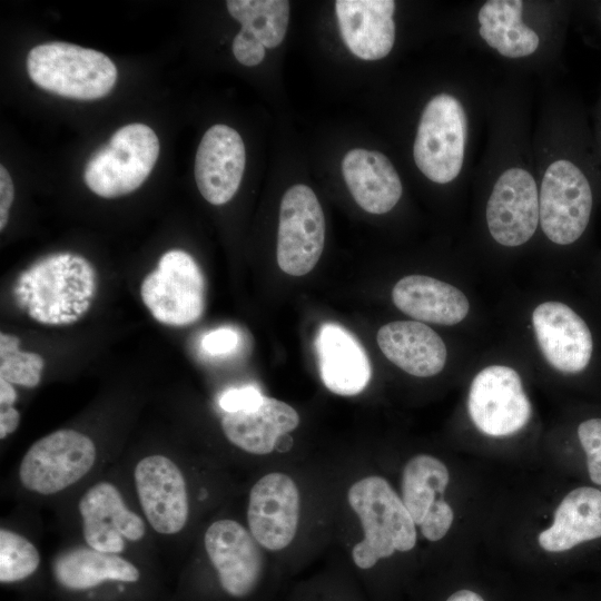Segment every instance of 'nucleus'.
Listing matches in <instances>:
<instances>
[{
    "mask_svg": "<svg viewBox=\"0 0 601 601\" xmlns=\"http://www.w3.org/2000/svg\"><path fill=\"white\" fill-rule=\"evenodd\" d=\"M13 290L31 318L49 325L71 324L91 305L96 272L80 255L57 253L21 273Z\"/></svg>",
    "mask_w": 601,
    "mask_h": 601,
    "instance_id": "f257e3e1",
    "label": "nucleus"
},
{
    "mask_svg": "<svg viewBox=\"0 0 601 601\" xmlns=\"http://www.w3.org/2000/svg\"><path fill=\"white\" fill-rule=\"evenodd\" d=\"M347 497L364 531V539L352 549L358 568L370 569L395 551L406 552L415 546L416 524L384 477L367 476L355 482Z\"/></svg>",
    "mask_w": 601,
    "mask_h": 601,
    "instance_id": "f03ea898",
    "label": "nucleus"
},
{
    "mask_svg": "<svg viewBox=\"0 0 601 601\" xmlns=\"http://www.w3.org/2000/svg\"><path fill=\"white\" fill-rule=\"evenodd\" d=\"M27 70L41 89L78 100L105 97L117 80V68L108 56L61 41L33 47L27 57Z\"/></svg>",
    "mask_w": 601,
    "mask_h": 601,
    "instance_id": "7ed1b4c3",
    "label": "nucleus"
},
{
    "mask_svg": "<svg viewBox=\"0 0 601 601\" xmlns=\"http://www.w3.org/2000/svg\"><path fill=\"white\" fill-rule=\"evenodd\" d=\"M159 148L158 137L149 126L126 125L90 156L83 180L91 191L105 198L130 194L151 173Z\"/></svg>",
    "mask_w": 601,
    "mask_h": 601,
    "instance_id": "20e7f679",
    "label": "nucleus"
},
{
    "mask_svg": "<svg viewBox=\"0 0 601 601\" xmlns=\"http://www.w3.org/2000/svg\"><path fill=\"white\" fill-rule=\"evenodd\" d=\"M140 296L152 317L169 326H186L205 308V279L196 260L185 250L162 254L140 286Z\"/></svg>",
    "mask_w": 601,
    "mask_h": 601,
    "instance_id": "39448f33",
    "label": "nucleus"
},
{
    "mask_svg": "<svg viewBox=\"0 0 601 601\" xmlns=\"http://www.w3.org/2000/svg\"><path fill=\"white\" fill-rule=\"evenodd\" d=\"M466 135L462 104L449 93L433 97L422 112L414 141L417 168L434 183L452 181L462 169Z\"/></svg>",
    "mask_w": 601,
    "mask_h": 601,
    "instance_id": "423d86ee",
    "label": "nucleus"
},
{
    "mask_svg": "<svg viewBox=\"0 0 601 601\" xmlns=\"http://www.w3.org/2000/svg\"><path fill=\"white\" fill-rule=\"evenodd\" d=\"M540 225L558 245H570L585 231L593 208V191L584 171L573 161H553L542 179Z\"/></svg>",
    "mask_w": 601,
    "mask_h": 601,
    "instance_id": "0eeeda50",
    "label": "nucleus"
},
{
    "mask_svg": "<svg viewBox=\"0 0 601 601\" xmlns=\"http://www.w3.org/2000/svg\"><path fill=\"white\" fill-rule=\"evenodd\" d=\"M95 461L90 437L75 430H58L29 447L20 463V482L29 491L55 494L83 477Z\"/></svg>",
    "mask_w": 601,
    "mask_h": 601,
    "instance_id": "6e6552de",
    "label": "nucleus"
},
{
    "mask_svg": "<svg viewBox=\"0 0 601 601\" xmlns=\"http://www.w3.org/2000/svg\"><path fill=\"white\" fill-rule=\"evenodd\" d=\"M325 218L315 193L306 185L292 186L283 196L277 236V263L292 276H304L324 249Z\"/></svg>",
    "mask_w": 601,
    "mask_h": 601,
    "instance_id": "1a4fd4ad",
    "label": "nucleus"
},
{
    "mask_svg": "<svg viewBox=\"0 0 601 601\" xmlns=\"http://www.w3.org/2000/svg\"><path fill=\"white\" fill-rule=\"evenodd\" d=\"M467 411L484 434L502 437L516 433L531 418L532 406L519 373L504 365H491L473 378Z\"/></svg>",
    "mask_w": 601,
    "mask_h": 601,
    "instance_id": "9d476101",
    "label": "nucleus"
},
{
    "mask_svg": "<svg viewBox=\"0 0 601 601\" xmlns=\"http://www.w3.org/2000/svg\"><path fill=\"white\" fill-rule=\"evenodd\" d=\"M539 219L535 180L522 168H509L494 184L486 204L491 236L503 246H520L533 236Z\"/></svg>",
    "mask_w": 601,
    "mask_h": 601,
    "instance_id": "9b49d317",
    "label": "nucleus"
},
{
    "mask_svg": "<svg viewBox=\"0 0 601 601\" xmlns=\"http://www.w3.org/2000/svg\"><path fill=\"white\" fill-rule=\"evenodd\" d=\"M135 484L144 514L156 532L170 535L185 526L188 494L175 462L160 454L141 459L135 467Z\"/></svg>",
    "mask_w": 601,
    "mask_h": 601,
    "instance_id": "f8f14e48",
    "label": "nucleus"
},
{
    "mask_svg": "<svg viewBox=\"0 0 601 601\" xmlns=\"http://www.w3.org/2000/svg\"><path fill=\"white\" fill-rule=\"evenodd\" d=\"M298 519L299 493L288 475L268 473L253 485L247 521L260 545L272 551L286 548L296 535Z\"/></svg>",
    "mask_w": 601,
    "mask_h": 601,
    "instance_id": "ddd939ff",
    "label": "nucleus"
},
{
    "mask_svg": "<svg viewBox=\"0 0 601 601\" xmlns=\"http://www.w3.org/2000/svg\"><path fill=\"white\" fill-rule=\"evenodd\" d=\"M204 542L221 588L231 597L248 595L259 582L264 564L250 531L234 520H219L208 526Z\"/></svg>",
    "mask_w": 601,
    "mask_h": 601,
    "instance_id": "4468645a",
    "label": "nucleus"
},
{
    "mask_svg": "<svg viewBox=\"0 0 601 601\" xmlns=\"http://www.w3.org/2000/svg\"><path fill=\"white\" fill-rule=\"evenodd\" d=\"M532 324L538 345L553 368L577 374L589 365L592 334L570 306L556 300L544 302L534 308Z\"/></svg>",
    "mask_w": 601,
    "mask_h": 601,
    "instance_id": "2eb2a0df",
    "label": "nucleus"
},
{
    "mask_svg": "<svg viewBox=\"0 0 601 601\" xmlns=\"http://www.w3.org/2000/svg\"><path fill=\"white\" fill-rule=\"evenodd\" d=\"M78 510L88 546L117 554L125 540L139 541L146 532L144 520L130 511L118 489L108 482L91 486L80 499Z\"/></svg>",
    "mask_w": 601,
    "mask_h": 601,
    "instance_id": "dca6fc26",
    "label": "nucleus"
},
{
    "mask_svg": "<svg viewBox=\"0 0 601 601\" xmlns=\"http://www.w3.org/2000/svg\"><path fill=\"white\" fill-rule=\"evenodd\" d=\"M246 162L240 135L215 125L203 136L195 158V179L201 196L213 205L229 201L240 185Z\"/></svg>",
    "mask_w": 601,
    "mask_h": 601,
    "instance_id": "f3484780",
    "label": "nucleus"
},
{
    "mask_svg": "<svg viewBox=\"0 0 601 601\" xmlns=\"http://www.w3.org/2000/svg\"><path fill=\"white\" fill-rule=\"evenodd\" d=\"M318 370L324 385L333 393L352 396L368 384L372 367L358 339L345 327L323 324L315 339Z\"/></svg>",
    "mask_w": 601,
    "mask_h": 601,
    "instance_id": "a211bd4d",
    "label": "nucleus"
},
{
    "mask_svg": "<svg viewBox=\"0 0 601 601\" xmlns=\"http://www.w3.org/2000/svg\"><path fill=\"white\" fill-rule=\"evenodd\" d=\"M336 17L349 51L364 60L387 56L395 41L392 0H337Z\"/></svg>",
    "mask_w": 601,
    "mask_h": 601,
    "instance_id": "6ab92c4d",
    "label": "nucleus"
},
{
    "mask_svg": "<svg viewBox=\"0 0 601 601\" xmlns=\"http://www.w3.org/2000/svg\"><path fill=\"white\" fill-rule=\"evenodd\" d=\"M376 339L386 358L413 376H434L445 366L447 353L443 339L418 321L385 324Z\"/></svg>",
    "mask_w": 601,
    "mask_h": 601,
    "instance_id": "aec40b11",
    "label": "nucleus"
},
{
    "mask_svg": "<svg viewBox=\"0 0 601 601\" xmlns=\"http://www.w3.org/2000/svg\"><path fill=\"white\" fill-rule=\"evenodd\" d=\"M342 171L348 190L365 211H390L402 196L397 171L382 152L355 148L343 158Z\"/></svg>",
    "mask_w": 601,
    "mask_h": 601,
    "instance_id": "412c9836",
    "label": "nucleus"
},
{
    "mask_svg": "<svg viewBox=\"0 0 601 601\" xmlns=\"http://www.w3.org/2000/svg\"><path fill=\"white\" fill-rule=\"evenodd\" d=\"M394 305L416 321L455 325L469 313L470 303L455 286L425 275L401 278L392 289Z\"/></svg>",
    "mask_w": 601,
    "mask_h": 601,
    "instance_id": "4be33fe9",
    "label": "nucleus"
},
{
    "mask_svg": "<svg viewBox=\"0 0 601 601\" xmlns=\"http://www.w3.org/2000/svg\"><path fill=\"white\" fill-rule=\"evenodd\" d=\"M298 424L299 415L294 407L268 396L257 408L226 413L221 420V428L228 441L257 455L270 453L278 439L294 431Z\"/></svg>",
    "mask_w": 601,
    "mask_h": 601,
    "instance_id": "5701e85b",
    "label": "nucleus"
},
{
    "mask_svg": "<svg viewBox=\"0 0 601 601\" xmlns=\"http://www.w3.org/2000/svg\"><path fill=\"white\" fill-rule=\"evenodd\" d=\"M601 538V491L574 489L563 497L550 528L539 534V544L549 552H562Z\"/></svg>",
    "mask_w": 601,
    "mask_h": 601,
    "instance_id": "b1692460",
    "label": "nucleus"
},
{
    "mask_svg": "<svg viewBox=\"0 0 601 601\" xmlns=\"http://www.w3.org/2000/svg\"><path fill=\"white\" fill-rule=\"evenodd\" d=\"M57 582L69 590L91 589L105 581L136 582V565L118 554L90 546H77L59 553L52 563Z\"/></svg>",
    "mask_w": 601,
    "mask_h": 601,
    "instance_id": "393cba45",
    "label": "nucleus"
},
{
    "mask_svg": "<svg viewBox=\"0 0 601 601\" xmlns=\"http://www.w3.org/2000/svg\"><path fill=\"white\" fill-rule=\"evenodd\" d=\"M522 10L520 0H491L479 11L480 36L504 57H525L539 47V36L522 21Z\"/></svg>",
    "mask_w": 601,
    "mask_h": 601,
    "instance_id": "a878e982",
    "label": "nucleus"
},
{
    "mask_svg": "<svg viewBox=\"0 0 601 601\" xmlns=\"http://www.w3.org/2000/svg\"><path fill=\"white\" fill-rule=\"evenodd\" d=\"M449 470L439 459L420 454L412 457L403 470L402 501L420 525L434 502L445 492Z\"/></svg>",
    "mask_w": 601,
    "mask_h": 601,
    "instance_id": "bb28decb",
    "label": "nucleus"
},
{
    "mask_svg": "<svg viewBox=\"0 0 601 601\" xmlns=\"http://www.w3.org/2000/svg\"><path fill=\"white\" fill-rule=\"evenodd\" d=\"M230 16L252 32L265 48H275L284 39L289 20L286 0H229Z\"/></svg>",
    "mask_w": 601,
    "mask_h": 601,
    "instance_id": "cd10ccee",
    "label": "nucleus"
},
{
    "mask_svg": "<svg viewBox=\"0 0 601 601\" xmlns=\"http://www.w3.org/2000/svg\"><path fill=\"white\" fill-rule=\"evenodd\" d=\"M40 564L35 544L23 535L1 528L0 530V581L12 583L27 579Z\"/></svg>",
    "mask_w": 601,
    "mask_h": 601,
    "instance_id": "c85d7f7f",
    "label": "nucleus"
},
{
    "mask_svg": "<svg viewBox=\"0 0 601 601\" xmlns=\"http://www.w3.org/2000/svg\"><path fill=\"white\" fill-rule=\"evenodd\" d=\"M20 339L11 334H0V378L11 384L35 387L40 383L43 358L32 352L19 349Z\"/></svg>",
    "mask_w": 601,
    "mask_h": 601,
    "instance_id": "c756f323",
    "label": "nucleus"
},
{
    "mask_svg": "<svg viewBox=\"0 0 601 601\" xmlns=\"http://www.w3.org/2000/svg\"><path fill=\"white\" fill-rule=\"evenodd\" d=\"M578 437L587 455L590 479L601 485V418H590L578 427Z\"/></svg>",
    "mask_w": 601,
    "mask_h": 601,
    "instance_id": "7c9ffc66",
    "label": "nucleus"
},
{
    "mask_svg": "<svg viewBox=\"0 0 601 601\" xmlns=\"http://www.w3.org/2000/svg\"><path fill=\"white\" fill-rule=\"evenodd\" d=\"M453 519L454 513L452 508L446 501L440 497L431 506L418 526L425 539L435 542L445 536L453 523Z\"/></svg>",
    "mask_w": 601,
    "mask_h": 601,
    "instance_id": "2f4dec72",
    "label": "nucleus"
},
{
    "mask_svg": "<svg viewBox=\"0 0 601 601\" xmlns=\"http://www.w3.org/2000/svg\"><path fill=\"white\" fill-rule=\"evenodd\" d=\"M265 395L254 385H245L225 391L219 397V406L226 413L252 411L257 408Z\"/></svg>",
    "mask_w": 601,
    "mask_h": 601,
    "instance_id": "473e14b6",
    "label": "nucleus"
},
{
    "mask_svg": "<svg viewBox=\"0 0 601 601\" xmlns=\"http://www.w3.org/2000/svg\"><path fill=\"white\" fill-rule=\"evenodd\" d=\"M240 343V334L236 328L223 326L204 335L201 349L210 356H227L235 352Z\"/></svg>",
    "mask_w": 601,
    "mask_h": 601,
    "instance_id": "72a5a7b5",
    "label": "nucleus"
},
{
    "mask_svg": "<svg viewBox=\"0 0 601 601\" xmlns=\"http://www.w3.org/2000/svg\"><path fill=\"white\" fill-rule=\"evenodd\" d=\"M233 53L242 65L254 67L263 61L265 46L252 32L242 28L234 38Z\"/></svg>",
    "mask_w": 601,
    "mask_h": 601,
    "instance_id": "f704fd0d",
    "label": "nucleus"
},
{
    "mask_svg": "<svg viewBox=\"0 0 601 601\" xmlns=\"http://www.w3.org/2000/svg\"><path fill=\"white\" fill-rule=\"evenodd\" d=\"M14 188L12 179L4 168L0 166V230H3L8 223L9 209L13 201Z\"/></svg>",
    "mask_w": 601,
    "mask_h": 601,
    "instance_id": "c9c22d12",
    "label": "nucleus"
},
{
    "mask_svg": "<svg viewBox=\"0 0 601 601\" xmlns=\"http://www.w3.org/2000/svg\"><path fill=\"white\" fill-rule=\"evenodd\" d=\"M20 422V413L13 405H0V439L13 433Z\"/></svg>",
    "mask_w": 601,
    "mask_h": 601,
    "instance_id": "e433bc0d",
    "label": "nucleus"
},
{
    "mask_svg": "<svg viewBox=\"0 0 601 601\" xmlns=\"http://www.w3.org/2000/svg\"><path fill=\"white\" fill-rule=\"evenodd\" d=\"M17 400V392L12 384L0 378V405H13Z\"/></svg>",
    "mask_w": 601,
    "mask_h": 601,
    "instance_id": "4c0bfd02",
    "label": "nucleus"
},
{
    "mask_svg": "<svg viewBox=\"0 0 601 601\" xmlns=\"http://www.w3.org/2000/svg\"><path fill=\"white\" fill-rule=\"evenodd\" d=\"M445 601H485L483 597L470 589H461L452 593Z\"/></svg>",
    "mask_w": 601,
    "mask_h": 601,
    "instance_id": "58836bf2",
    "label": "nucleus"
}]
</instances>
